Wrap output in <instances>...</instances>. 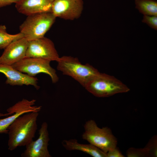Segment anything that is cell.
I'll list each match as a JSON object with an SVG mask.
<instances>
[{"mask_svg":"<svg viewBox=\"0 0 157 157\" xmlns=\"http://www.w3.org/2000/svg\"><path fill=\"white\" fill-rule=\"evenodd\" d=\"M38 112L26 113L17 118L8 128V149L12 151L17 147L26 146L35 137L38 129Z\"/></svg>","mask_w":157,"mask_h":157,"instance_id":"6da1fadb","label":"cell"},{"mask_svg":"<svg viewBox=\"0 0 157 157\" xmlns=\"http://www.w3.org/2000/svg\"><path fill=\"white\" fill-rule=\"evenodd\" d=\"M84 87L94 96L100 97H107L130 90L127 86L114 77L100 72L92 77Z\"/></svg>","mask_w":157,"mask_h":157,"instance_id":"7a4b0ae2","label":"cell"},{"mask_svg":"<svg viewBox=\"0 0 157 157\" xmlns=\"http://www.w3.org/2000/svg\"><path fill=\"white\" fill-rule=\"evenodd\" d=\"M56 62L58 70L71 77L83 87L92 77L100 73L88 63L82 64L76 57L64 56L59 57Z\"/></svg>","mask_w":157,"mask_h":157,"instance_id":"3957f363","label":"cell"},{"mask_svg":"<svg viewBox=\"0 0 157 157\" xmlns=\"http://www.w3.org/2000/svg\"><path fill=\"white\" fill-rule=\"evenodd\" d=\"M52 13H41L27 16L20 26V32L28 41L44 36L56 20Z\"/></svg>","mask_w":157,"mask_h":157,"instance_id":"277c9868","label":"cell"},{"mask_svg":"<svg viewBox=\"0 0 157 157\" xmlns=\"http://www.w3.org/2000/svg\"><path fill=\"white\" fill-rule=\"evenodd\" d=\"M82 139L106 153L117 147V140L107 127H99L95 122L90 119L86 122Z\"/></svg>","mask_w":157,"mask_h":157,"instance_id":"5b68a950","label":"cell"},{"mask_svg":"<svg viewBox=\"0 0 157 157\" xmlns=\"http://www.w3.org/2000/svg\"><path fill=\"white\" fill-rule=\"evenodd\" d=\"M51 61L42 58L25 57L11 66L14 68L28 75L34 77L40 73L49 75L53 83L58 81L56 70L50 65Z\"/></svg>","mask_w":157,"mask_h":157,"instance_id":"8992f818","label":"cell"},{"mask_svg":"<svg viewBox=\"0 0 157 157\" xmlns=\"http://www.w3.org/2000/svg\"><path fill=\"white\" fill-rule=\"evenodd\" d=\"M25 57L42 58L57 61L59 58L53 41L44 36L28 41Z\"/></svg>","mask_w":157,"mask_h":157,"instance_id":"52a82bcc","label":"cell"},{"mask_svg":"<svg viewBox=\"0 0 157 157\" xmlns=\"http://www.w3.org/2000/svg\"><path fill=\"white\" fill-rule=\"evenodd\" d=\"M83 6V0H53L51 13L56 18L73 20L81 16Z\"/></svg>","mask_w":157,"mask_h":157,"instance_id":"ba28073f","label":"cell"},{"mask_svg":"<svg viewBox=\"0 0 157 157\" xmlns=\"http://www.w3.org/2000/svg\"><path fill=\"white\" fill-rule=\"evenodd\" d=\"M36 100L23 99L7 109L10 116L0 119V133H8L9 126L19 116L26 113L39 112L42 106H34Z\"/></svg>","mask_w":157,"mask_h":157,"instance_id":"9c48e42d","label":"cell"},{"mask_svg":"<svg viewBox=\"0 0 157 157\" xmlns=\"http://www.w3.org/2000/svg\"><path fill=\"white\" fill-rule=\"evenodd\" d=\"M48 124L43 122L39 130V136L25 146L26 149L21 155L22 157H51L48 150L50 140Z\"/></svg>","mask_w":157,"mask_h":157,"instance_id":"30bf717a","label":"cell"},{"mask_svg":"<svg viewBox=\"0 0 157 157\" xmlns=\"http://www.w3.org/2000/svg\"><path fill=\"white\" fill-rule=\"evenodd\" d=\"M28 43L24 38L11 43L0 57V64L12 65L25 58Z\"/></svg>","mask_w":157,"mask_h":157,"instance_id":"8fae6325","label":"cell"},{"mask_svg":"<svg viewBox=\"0 0 157 157\" xmlns=\"http://www.w3.org/2000/svg\"><path fill=\"white\" fill-rule=\"evenodd\" d=\"M0 72L4 74L7 78L6 83L12 86L32 85L37 89L38 79L17 70L11 65L0 64Z\"/></svg>","mask_w":157,"mask_h":157,"instance_id":"7c38bea8","label":"cell"},{"mask_svg":"<svg viewBox=\"0 0 157 157\" xmlns=\"http://www.w3.org/2000/svg\"><path fill=\"white\" fill-rule=\"evenodd\" d=\"M53 0H18L15 8L20 13L26 16L41 13H51Z\"/></svg>","mask_w":157,"mask_h":157,"instance_id":"4fadbf2b","label":"cell"},{"mask_svg":"<svg viewBox=\"0 0 157 157\" xmlns=\"http://www.w3.org/2000/svg\"><path fill=\"white\" fill-rule=\"evenodd\" d=\"M64 148L69 151L78 150L88 154L93 157H107L106 153L94 146L78 143L75 139L64 140L62 142Z\"/></svg>","mask_w":157,"mask_h":157,"instance_id":"5bb4252c","label":"cell"},{"mask_svg":"<svg viewBox=\"0 0 157 157\" xmlns=\"http://www.w3.org/2000/svg\"><path fill=\"white\" fill-rule=\"evenodd\" d=\"M135 8L144 15L157 16V1L155 0H135Z\"/></svg>","mask_w":157,"mask_h":157,"instance_id":"9a60e30c","label":"cell"},{"mask_svg":"<svg viewBox=\"0 0 157 157\" xmlns=\"http://www.w3.org/2000/svg\"><path fill=\"white\" fill-rule=\"evenodd\" d=\"M23 38L21 32L13 35L8 33L6 26L0 25V49H5L12 42Z\"/></svg>","mask_w":157,"mask_h":157,"instance_id":"2e32d148","label":"cell"},{"mask_svg":"<svg viewBox=\"0 0 157 157\" xmlns=\"http://www.w3.org/2000/svg\"><path fill=\"white\" fill-rule=\"evenodd\" d=\"M126 154L128 157H156L157 156L153 148L148 143L142 148H130L127 150Z\"/></svg>","mask_w":157,"mask_h":157,"instance_id":"e0dca14e","label":"cell"},{"mask_svg":"<svg viewBox=\"0 0 157 157\" xmlns=\"http://www.w3.org/2000/svg\"><path fill=\"white\" fill-rule=\"evenodd\" d=\"M142 21L151 28L157 30V16L144 15Z\"/></svg>","mask_w":157,"mask_h":157,"instance_id":"ac0fdd59","label":"cell"},{"mask_svg":"<svg viewBox=\"0 0 157 157\" xmlns=\"http://www.w3.org/2000/svg\"><path fill=\"white\" fill-rule=\"evenodd\" d=\"M107 157H124L119 149L117 147L109 151L106 153Z\"/></svg>","mask_w":157,"mask_h":157,"instance_id":"d6986e66","label":"cell"},{"mask_svg":"<svg viewBox=\"0 0 157 157\" xmlns=\"http://www.w3.org/2000/svg\"><path fill=\"white\" fill-rule=\"evenodd\" d=\"M18 0H0V8L16 3Z\"/></svg>","mask_w":157,"mask_h":157,"instance_id":"ffe728a7","label":"cell"},{"mask_svg":"<svg viewBox=\"0 0 157 157\" xmlns=\"http://www.w3.org/2000/svg\"><path fill=\"white\" fill-rule=\"evenodd\" d=\"M9 115H10V113H8L6 114H3L1 113H0V117L2 116H7Z\"/></svg>","mask_w":157,"mask_h":157,"instance_id":"44dd1931","label":"cell"}]
</instances>
